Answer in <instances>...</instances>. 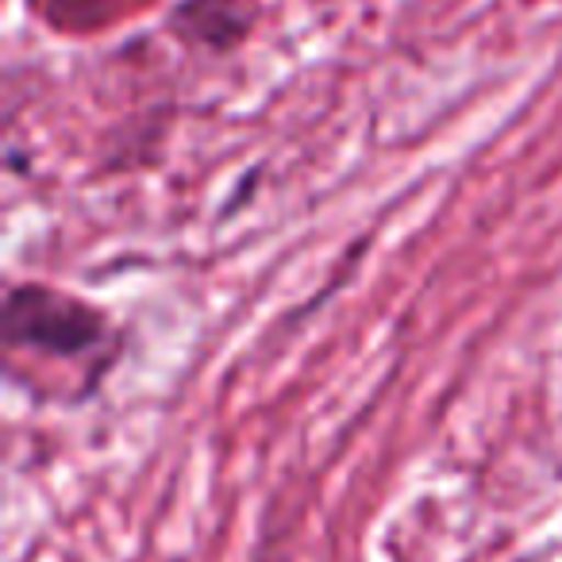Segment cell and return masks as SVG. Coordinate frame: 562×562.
<instances>
[{
	"mask_svg": "<svg viewBox=\"0 0 562 562\" xmlns=\"http://www.w3.org/2000/svg\"><path fill=\"white\" fill-rule=\"evenodd\" d=\"M101 321L86 305L47 290H16L9 297V339L50 355H78L97 344Z\"/></svg>",
	"mask_w": 562,
	"mask_h": 562,
	"instance_id": "6da1fadb",
	"label": "cell"
}]
</instances>
